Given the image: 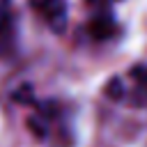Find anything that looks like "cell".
Returning <instances> with one entry per match:
<instances>
[{"instance_id":"1","label":"cell","mask_w":147,"mask_h":147,"mask_svg":"<svg viewBox=\"0 0 147 147\" xmlns=\"http://www.w3.org/2000/svg\"><path fill=\"white\" fill-rule=\"evenodd\" d=\"M32 9L39 11L44 16V21L55 30L60 32L67 23V2L64 0H30Z\"/></svg>"},{"instance_id":"2","label":"cell","mask_w":147,"mask_h":147,"mask_svg":"<svg viewBox=\"0 0 147 147\" xmlns=\"http://www.w3.org/2000/svg\"><path fill=\"white\" fill-rule=\"evenodd\" d=\"M14 21L9 11V2L0 0V55H9L14 51Z\"/></svg>"},{"instance_id":"3","label":"cell","mask_w":147,"mask_h":147,"mask_svg":"<svg viewBox=\"0 0 147 147\" xmlns=\"http://www.w3.org/2000/svg\"><path fill=\"white\" fill-rule=\"evenodd\" d=\"M90 30H92V34H94L96 39H106L108 34H113L115 23H113V18H110V16H96V18L92 21Z\"/></svg>"}]
</instances>
